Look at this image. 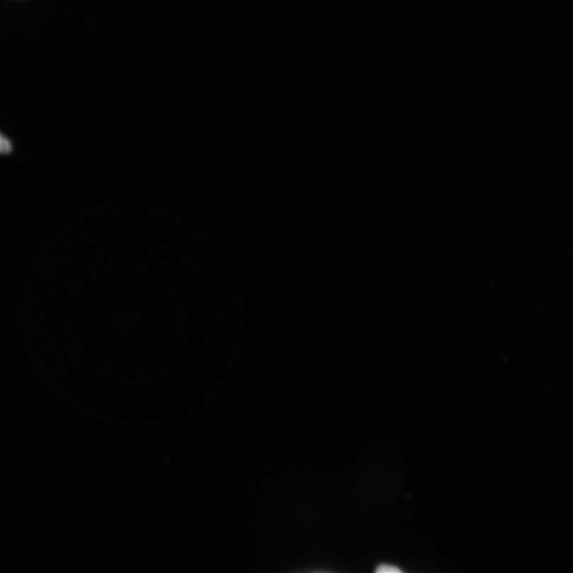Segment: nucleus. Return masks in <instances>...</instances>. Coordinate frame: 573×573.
Returning <instances> with one entry per match:
<instances>
[{
  "label": "nucleus",
  "mask_w": 573,
  "mask_h": 573,
  "mask_svg": "<svg viewBox=\"0 0 573 573\" xmlns=\"http://www.w3.org/2000/svg\"><path fill=\"white\" fill-rule=\"evenodd\" d=\"M1 152L3 154H8L11 151V144L8 140H6L4 136H1Z\"/></svg>",
  "instance_id": "f03ea898"
},
{
  "label": "nucleus",
  "mask_w": 573,
  "mask_h": 573,
  "mask_svg": "<svg viewBox=\"0 0 573 573\" xmlns=\"http://www.w3.org/2000/svg\"><path fill=\"white\" fill-rule=\"evenodd\" d=\"M375 572L378 573H399L402 572V570L395 565L381 564L375 569Z\"/></svg>",
  "instance_id": "f257e3e1"
}]
</instances>
